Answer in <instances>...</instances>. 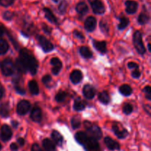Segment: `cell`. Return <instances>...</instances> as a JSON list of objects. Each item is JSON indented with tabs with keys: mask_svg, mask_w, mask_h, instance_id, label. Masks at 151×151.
Returning a JSON list of instances; mask_svg holds the SVG:
<instances>
[{
	"mask_svg": "<svg viewBox=\"0 0 151 151\" xmlns=\"http://www.w3.org/2000/svg\"><path fill=\"white\" fill-rule=\"evenodd\" d=\"M19 60L26 71H29L32 75H35L36 73L38 62L29 50L27 49H22L19 53Z\"/></svg>",
	"mask_w": 151,
	"mask_h": 151,
	"instance_id": "obj_1",
	"label": "cell"
},
{
	"mask_svg": "<svg viewBox=\"0 0 151 151\" xmlns=\"http://www.w3.org/2000/svg\"><path fill=\"white\" fill-rule=\"evenodd\" d=\"M85 127L87 130V132L89 134L88 137L94 138L95 139H100L102 137V131L100 127L97 126V125L91 124L89 122H85Z\"/></svg>",
	"mask_w": 151,
	"mask_h": 151,
	"instance_id": "obj_2",
	"label": "cell"
},
{
	"mask_svg": "<svg viewBox=\"0 0 151 151\" xmlns=\"http://www.w3.org/2000/svg\"><path fill=\"white\" fill-rule=\"evenodd\" d=\"M133 41H134V44L137 52L141 55L145 54L146 52V49L143 44L142 34L139 31H136L134 32V36H133Z\"/></svg>",
	"mask_w": 151,
	"mask_h": 151,
	"instance_id": "obj_3",
	"label": "cell"
},
{
	"mask_svg": "<svg viewBox=\"0 0 151 151\" xmlns=\"http://www.w3.org/2000/svg\"><path fill=\"white\" fill-rule=\"evenodd\" d=\"M1 70L4 76H10L14 73L15 65L10 59L7 58L1 63Z\"/></svg>",
	"mask_w": 151,
	"mask_h": 151,
	"instance_id": "obj_4",
	"label": "cell"
},
{
	"mask_svg": "<svg viewBox=\"0 0 151 151\" xmlns=\"http://www.w3.org/2000/svg\"><path fill=\"white\" fill-rule=\"evenodd\" d=\"M88 2L96 14H103L106 11V7L101 0H88Z\"/></svg>",
	"mask_w": 151,
	"mask_h": 151,
	"instance_id": "obj_5",
	"label": "cell"
},
{
	"mask_svg": "<svg viewBox=\"0 0 151 151\" xmlns=\"http://www.w3.org/2000/svg\"><path fill=\"white\" fill-rule=\"evenodd\" d=\"M37 40H38V44H40V46L41 47L42 50H44L45 52H50L51 50H53V45L48 39L45 38L44 36L41 35H38L36 36Z\"/></svg>",
	"mask_w": 151,
	"mask_h": 151,
	"instance_id": "obj_6",
	"label": "cell"
},
{
	"mask_svg": "<svg viewBox=\"0 0 151 151\" xmlns=\"http://www.w3.org/2000/svg\"><path fill=\"white\" fill-rule=\"evenodd\" d=\"M83 146L86 151H101L97 140L90 137H88V140L83 145Z\"/></svg>",
	"mask_w": 151,
	"mask_h": 151,
	"instance_id": "obj_7",
	"label": "cell"
},
{
	"mask_svg": "<svg viewBox=\"0 0 151 151\" xmlns=\"http://www.w3.org/2000/svg\"><path fill=\"white\" fill-rule=\"evenodd\" d=\"M12 137V131L10 127L7 125H2L0 133V138L3 142H7Z\"/></svg>",
	"mask_w": 151,
	"mask_h": 151,
	"instance_id": "obj_8",
	"label": "cell"
},
{
	"mask_svg": "<svg viewBox=\"0 0 151 151\" xmlns=\"http://www.w3.org/2000/svg\"><path fill=\"white\" fill-rule=\"evenodd\" d=\"M30 108V103L27 100H22L17 106V113L20 115H24L27 113Z\"/></svg>",
	"mask_w": 151,
	"mask_h": 151,
	"instance_id": "obj_9",
	"label": "cell"
},
{
	"mask_svg": "<svg viewBox=\"0 0 151 151\" xmlns=\"http://www.w3.org/2000/svg\"><path fill=\"white\" fill-rule=\"evenodd\" d=\"M112 129H113L114 132L116 134V137L119 139H124L127 137V135L128 134V131L125 128H121V127L119 126L118 124H114L112 127Z\"/></svg>",
	"mask_w": 151,
	"mask_h": 151,
	"instance_id": "obj_10",
	"label": "cell"
},
{
	"mask_svg": "<svg viewBox=\"0 0 151 151\" xmlns=\"http://www.w3.org/2000/svg\"><path fill=\"white\" fill-rule=\"evenodd\" d=\"M96 26H97V20L93 16H88L85 21V24H84V27L85 29L88 32H91L95 29Z\"/></svg>",
	"mask_w": 151,
	"mask_h": 151,
	"instance_id": "obj_11",
	"label": "cell"
},
{
	"mask_svg": "<svg viewBox=\"0 0 151 151\" xmlns=\"http://www.w3.org/2000/svg\"><path fill=\"white\" fill-rule=\"evenodd\" d=\"M125 11L128 14H134L137 12V9H138V3L135 1H131V0H128V1H125Z\"/></svg>",
	"mask_w": 151,
	"mask_h": 151,
	"instance_id": "obj_12",
	"label": "cell"
},
{
	"mask_svg": "<svg viewBox=\"0 0 151 151\" xmlns=\"http://www.w3.org/2000/svg\"><path fill=\"white\" fill-rule=\"evenodd\" d=\"M83 93L86 98L88 100H91L95 95L96 91L94 87L91 86V85H86L83 89Z\"/></svg>",
	"mask_w": 151,
	"mask_h": 151,
	"instance_id": "obj_13",
	"label": "cell"
},
{
	"mask_svg": "<svg viewBox=\"0 0 151 151\" xmlns=\"http://www.w3.org/2000/svg\"><path fill=\"white\" fill-rule=\"evenodd\" d=\"M50 63L52 65V72L54 75H58L59 72L60 71L62 68V63L58 58H53L52 60H50Z\"/></svg>",
	"mask_w": 151,
	"mask_h": 151,
	"instance_id": "obj_14",
	"label": "cell"
},
{
	"mask_svg": "<svg viewBox=\"0 0 151 151\" xmlns=\"http://www.w3.org/2000/svg\"><path fill=\"white\" fill-rule=\"evenodd\" d=\"M30 118L32 121L35 122H39L42 118L41 110L38 107L33 108L30 114Z\"/></svg>",
	"mask_w": 151,
	"mask_h": 151,
	"instance_id": "obj_15",
	"label": "cell"
},
{
	"mask_svg": "<svg viewBox=\"0 0 151 151\" xmlns=\"http://www.w3.org/2000/svg\"><path fill=\"white\" fill-rule=\"evenodd\" d=\"M104 142L109 150H114L119 149V145L118 144V142H116V141L112 139L110 137H106L104 139Z\"/></svg>",
	"mask_w": 151,
	"mask_h": 151,
	"instance_id": "obj_16",
	"label": "cell"
},
{
	"mask_svg": "<svg viewBox=\"0 0 151 151\" xmlns=\"http://www.w3.org/2000/svg\"><path fill=\"white\" fill-rule=\"evenodd\" d=\"M82 72L80 70H78V69L74 70L70 75V80L74 84H77L79 82H81V81L82 80Z\"/></svg>",
	"mask_w": 151,
	"mask_h": 151,
	"instance_id": "obj_17",
	"label": "cell"
},
{
	"mask_svg": "<svg viewBox=\"0 0 151 151\" xmlns=\"http://www.w3.org/2000/svg\"><path fill=\"white\" fill-rule=\"evenodd\" d=\"M43 10H44V15H45V17L47 18V20L50 21L51 23L53 24L58 23L57 19H56V17L55 16V15L53 14V13L52 12V10L50 9H49L48 7H44Z\"/></svg>",
	"mask_w": 151,
	"mask_h": 151,
	"instance_id": "obj_18",
	"label": "cell"
},
{
	"mask_svg": "<svg viewBox=\"0 0 151 151\" xmlns=\"http://www.w3.org/2000/svg\"><path fill=\"white\" fill-rule=\"evenodd\" d=\"M88 139V136L87 135L86 133L82 132V131L78 132L76 134V135H75V139L77 140V142H78V143H80V144L82 145H83L86 142Z\"/></svg>",
	"mask_w": 151,
	"mask_h": 151,
	"instance_id": "obj_19",
	"label": "cell"
},
{
	"mask_svg": "<svg viewBox=\"0 0 151 151\" xmlns=\"http://www.w3.org/2000/svg\"><path fill=\"white\" fill-rule=\"evenodd\" d=\"M93 44H94V47L97 49L98 51H100L101 53H106V50H107V48H106V41H94L93 42Z\"/></svg>",
	"mask_w": 151,
	"mask_h": 151,
	"instance_id": "obj_20",
	"label": "cell"
},
{
	"mask_svg": "<svg viewBox=\"0 0 151 151\" xmlns=\"http://www.w3.org/2000/svg\"><path fill=\"white\" fill-rule=\"evenodd\" d=\"M43 147L46 151H55V145L53 143L52 141H51L49 139H44L42 142Z\"/></svg>",
	"mask_w": 151,
	"mask_h": 151,
	"instance_id": "obj_21",
	"label": "cell"
},
{
	"mask_svg": "<svg viewBox=\"0 0 151 151\" xmlns=\"http://www.w3.org/2000/svg\"><path fill=\"white\" fill-rule=\"evenodd\" d=\"M75 9H76V11L78 12L79 14L81 15L86 14L88 10V6H87V4H86L84 1H81V2L78 3L76 5Z\"/></svg>",
	"mask_w": 151,
	"mask_h": 151,
	"instance_id": "obj_22",
	"label": "cell"
},
{
	"mask_svg": "<svg viewBox=\"0 0 151 151\" xmlns=\"http://www.w3.org/2000/svg\"><path fill=\"white\" fill-rule=\"evenodd\" d=\"M52 139L53 141L58 145H61L62 142H63V137L60 135V133L57 131H53L51 134Z\"/></svg>",
	"mask_w": 151,
	"mask_h": 151,
	"instance_id": "obj_23",
	"label": "cell"
},
{
	"mask_svg": "<svg viewBox=\"0 0 151 151\" xmlns=\"http://www.w3.org/2000/svg\"><path fill=\"white\" fill-rule=\"evenodd\" d=\"M28 86H29V91L32 94L37 95L39 93V88H38V83L35 81H31L28 84Z\"/></svg>",
	"mask_w": 151,
	"mask_h": 151,
	"instance_id": "obj_24",
	"label": "cell"
},
{
	"mask_svg": "<svg viewBox=\"0 0 151 151\" xmlns=\"http://www.w3.org/2000/svg\"><path fill=\"white\" fill-rule=\"evenodd\" d=\"M10 107L8 103H4L0 106V114L3 117H7L9 116Z\"/></svg>",
	"mask_w": 151,
	"mask_h": 151,
	"instance_id": "obj_25",
	"label": "cell"
},
{
	"mask_svg": "<svg viewBox=\"0 0 151 151\" xmlns=\"http://www.w3.org/2000/svg\"><path fill=\"white\" fill-rule=\"evenodd\" d=\"M86 108L85 102L83 101L81 99L77 98L74 103V109L76 111H82Z\"/></svg>",
	"mask_w": 151,
	"mask_h": 151,
	"instance_id": "obj_26",
	"label": "cell"
},
{
	"mask_svg": "<svg viewBox=\"0 0 151 151\" xmlns=\"http://www.w3.org/2000/svg\"><path fill=\"white\" fill-rule=\"evenodd\" d=\"M98 99L103 104H108L110 102V97L107 91H102L99 94Z\"/></svg>",
	"mask_w": 151,
	"mask_h": 151,
	"instance_id": "obj_27",
	"label": "cell"
},
{
	"mask_svg": "<svg viewBox=\"0 0 151 151\" xmlns=\"http://www.w3.org/2000/svg\"><path fill=\"white\" fill-rule=\"evenodd\" d=\"M119 92L125 96H129L132 93V88H131L130 86L124 84V85L121 86L119 88Z\"/></svg>",
	"mask_w": 151,
	"mask_h": 151,
	"instance_id": "obj_28",
	"label": "cell"
},
{
	"mask_svg": "<svg viewBox=\"0 0 151 151\" xmlns=\"http://www.w3.org/2000/svg\"><path fill=\"white\" fill-rule=\"evenodd\" d=\"M80 53L85 58H90L92 57V52L86 47H81V49H80Z\"/></svg>",
	"mask_w": 151,
	"mask_h": 151,
	"instance_id": "obj_29",
	"label": "cell"
},
{
	"mask_svg": "<svg viewBox=\"0 0 151 151\" xmlns=\"http://www.w3.org/2000/svg\"><path fill=\"white\" fill-rule=\"evenodd\" d=\"M8 48L9 46L7 41L5 40L0 38V54L3 55L7 52Z\"/></svg>",
	"mask_w": 151,
	"mask_h": 151,
	"instance_id": "obj_30",
	"label": "cell"
},
{
	"mask_svg": "<svg viewBox=\"0 0 151 151\" xmlns=\"http://www.w3.org/2000/svg\"><path fill=\"white\" fill-rule=\"evenodd\" d=\"M128 24H129V19L122 16L119 19V24L118 25V28H119V29H123L125 27H127Z\"/></svg>",
	"mask_w": 151,
	"mask_h": 151,
	"instance_id": "obj_31",
	"label": "cell"
},
{
	"mask_svg": "<svg viewBox=\"0 0 151 151\" xmlns=\"http://www.w3.org/2000/svg\"><path fill=\"white\" fill-rule=\"evenodd\" d=\"M149 20V16L146 13H140L138 17V22L140 24H145L147 23Z\"/></svg>",
	"mask_w": 151,
	"mask_h": 151,
	"instance_id": "obj_32",
	"label": "cell"
},
{
	"mask_svg": "<svg viewBox=\"0 0 151 151\" xmlns=\"http://www.w3.org/2000/svg\"><path fill=\"white\" fill-rule=\"evenodd\" d=\"M67 97V94L65 91H59L55 96V100L58 103H61V102L64 101L65 99Z\"/></svg>",
	"mask_w": 151,
	"mask_h": 151,
	"instance_id": "obj_33",
	"label": "cell"
},
{
	"mask_svg": "<svg viewBox=\"0 0 151 151\" xmlns=\"http://www.w3.org/2000/svg\"><path fill=\"white\" fill-rule=\"evenodd\" d=\"M71 123H72V126L74 129H77V128H79L81 126V119L78 116H74L72 119V121H71Z\"/></svg>",
	"mask_w": 151,
	"mask_h": 151,
	"instance_id": "obj_34",
	"label": "cell"
},
{
	"mask_svg": "<svg viewBox=\"0 0 151 151\" xmlns=\"http://www.w3.org/2000/svg\"><path fill=\"white\" fill-rule=\"evenodd\" d=\"M68 7V3L66 2L65 0H63V1H62L61 2H60V4H59L58 6V10L59 12H60L61 14H63V13L66 12V8H67Z\"/></svg>",
	"mask_w": 151,
	"mask_h": 151,
	"instance_id": "obj_35",
	"label": "cell"
},
{
	"mask_svg": "<svg viewBox=\"0 0 151 151\" xmlns=\"http://www.w3.org/2000/svg\"><path fill=\"white\" fill-rule=\"evenodd\" d=\"M100 27L101 29L102 32H103L104 33L108 34L109 33V27L108 24L106 23V22H103V21H101L100 23Z\"/></svg>",
	"mask_w": 151,
	"mask_h": 151,
	"instance_id": "obj_36",
	"label": "cell"
},
{
	"mask_svg": "<svg viewBox=\"0 0 151 151\" xmlns=\"http://www.w3.org/2000/svg\"><path fill=\"white\" fill-rule=\"evenodd\" d=\"M16 68L18 71H19V72H27L26 69H25V68L24 67L23 64H22V62L20 61L19 59H17V60H16Z\"/></svg>",
	"mask_w": 151,
	"mask_h": 151,
	"instance_id": "obj_37",
	"label": "cell"
},
{
	"mask_svg": "<svg viewBox=\"0 0 151 151\" xmlns=\"http://www.w3.org/2000/svg\"><path fill=\"white\" fill-rule=\"evenodd\" d=\"M122 110H123V112L125 114H130L133 111V107L131 104L127 103V104H125V106H123Z\"/></svg>",
	"mask_w": 151,
	"mask_h": 151,
	"instance_id": "obj_38",
	"label": "cell"
},
{
	"mask_svg": "<svg viewBox=\"0 0 151 151\" xmlns=\"http://www.w3.org/2000/svg\"><path fill=\"white\" fill-rule=\"evenodd\" d=\"M13 16H14V13L10 11H5L3 13V18L7 21L11 20L13 18Z\"/></svg>",
	"mask_w": 151,
	"mask_h": 151,
	"instance_id": "obj_39",
	"label": "cell"
},
{
	"mask_svg": "<svg viewBox=\"0 0 151 151\" xmlns=\"http://www.w3.org/2000/svg\"><path fill=\"white\" fill-rule=\"evenodd\" d=\"M52 78L50 75H46L44 78H42V82L44 85H46L47 86H50V84L52 83Z\"/></svg>",
	"mask_w": 151,
	"mask_h": 151,
	"instance_id": "obj_40",
	"label": "cell"
},
{
	"mask_svg": "<svg viewBox=\"0 0 151 151\" xmlns=\"http://www.w3.org/2000/svg\"><path fill=\"white\" fill-rule=\"evenodd\" d=\"M15 0H0V4L3 7H8L13 4Z\"/></svg>",
	"mask_w": 151,
	"mask_h": 151,
	"instance_id": "obj_41",
	"label": "cell"
},
{
	"mask_svg": "<svg viewBox=\"0 0 151 151\" xmlns=\"http://www.w3.org/2000/svg\"><path fill=\"white\" fill-rule=\"evenodd\" d=\"M143 91H144L145 94V97H147V100H151V89H150V87L149 86L145 87Z\"/></svg>",
	"mask_w": 151,
	"mask_h": 151,
	"instance_id": "obj_42",
	"label": "cell"
},
{
	"mask_svg": "<svg viewBox=\"0 0 151 151\" xmlns=\"http://www.w3.org/2000/svg\"><path fill=\"white\" fill-rule=\"evenodd\" d=\"M73 34L75 37H77V38H79V39H81V40L84 39V35H83L82 32H81L80 31L77 30V29H75V30L74 31Z\"/></svg>",
	"mask_w": 151,
	"mask_h": 151,
	"instance_id": "obj_43",
	"label": "cell"
},
{
	"mask_svg": "<svg viewBox=\"0 0 151 151\" xmlns=\"http://www.w3.org/2000/svg\"><path fill=\"white\" fill-rule=\"evenodd\" d=\"M128 66L129 69H138L139 66L137 63H134V62H129L128 63Z\"/></svg>",
	"mask_w": 151,
	"mask_h": 151,
	"instance_id": "obj_44",
	"label": "cell"
},
{
	"mask_svg": "<svg viewBox=\"0 0 151 151\" xmlns=\"http://www.w3.org/2000/svg\"><path fill=\"white\" fill-rule=\"evenodd\" d=\"M42 28H43V30L45 32V33L50 34V32H51V31H52L51 28L47 26V24H43V26H42Z\"/></svg>",
	"mask_w": 151,
	"mask_h": 151,
	"instance_id": "obj_45",
	"label": "cell"
},
{
	"mask_svg": "<svg viewBox=\"0 0 151 151\" xmlns=\"http://www.w3.org/2000/svg\"><path fill=\"white\" fill-rule=\"evenodd\" d=\"M31 151H43V150L39 147V145L38 144H34L32 146Z\"/></svg>",
	"mask_w": 151,
	"mask_h": 151,
	"instance_id": "obj_46",
	"label": "cell"
},
{
	"mask_svg": "<svg viewBox=\"0 0 151 151\" xmlns=\"http://www.w3.org/2000/svg\"><path fill=\"white\" fill-rule=\"evenodd\" d=\"M140 75H141V73H140V72L139 70H134V72H132V77L134 78H139L140 77Z\"/></svg>",
	"mask_w": 151,
	"mask_h": 151,
	"instance_id": "obj_47",
	"label": "cell"
},
{
	"mask_svg": "<svg viewBox=\"0 0 151 151\" xmlns=\"http://www.w3.org/2000/svg\"><path fill=\"white\" fill-rule=\"evenodd\" d=\"M16 91H17L18 93H19L20 94H25V91L23 88H21L19 86H16Z\"/></svg>",
	"mask_w": 151,
	"mask_h": 151,
	"instance_id": "obj_48",
	"label": "cell"
},
{
	"mask_svg": "<svg viewBox=\"0 0 151 151\" xmlns=\"http://www.w3.org/2000/svg\"><path fill=\"white\" fill-rule=\"evenodd\" d=\"M10 150L12 151H17L18 150V146L16 143H12L10 146Z\"/></svg>",
	"mask_w": 151,
	"mask_h": 151,
	"instance_id": "obj_49",
	"label": "cell"
},
{
	"mask_svg": "<svg viewBox=\"0 0 151 151\" xmlns=\"http://www.w3.org/2000/svg\"><path fill=\"white\" fill-rule=\"evenodd\" d=\"M18 143L20 146H23L24 145V139L23 138H19L18 139Z\"/></svg>",
	"mask_w": 151,
	"mask_h": 151,
	"instance_id": "obj_50",
	"label": "cell"
},
{
	"mask_svg": "<svg viewBox=\"0 0 151 151\" xmlns=\"http://www.w3.org/2000/svg\"><path fill=\"white\" fill-rule=\"evenodd\" d=\"M3 94H4V89H3L2 86L0 85V97H1L3 96Z\"/></svg>",
	"mask_w": 151,
	"mask_h": 151,
	"instance_id": "obj_51",
	"label": "cell"
},
{
	"mask_svg": "<svg viewBox=\"0 0 151 151\" xmlns=\"http://www.w3.org/2000/svg\"><path fill=\"white\" fill-rule=\"evenodd\" d=\"M3 34H4V29H3L1 27H0V37L2 36Z\"/></svg>",
	"mask_w": 151,
	"mask_h": 151,
	"instance_id": "obj_52",
	"label": "cell"
},
{
	"mask_svg": "<svg viewBox=\"0 0 151 151\" xmlns=\"http://www.w3.org/2000/svg\"><path fill=\"white\" fill-rule=\"evenodd\" d=\"M13 125L15 127V128H16V127L18 125V122H15V121H13Z\"/></svg>",
	"mask_w": 151,
	"mask_h": 151,
	"instance_id": "obj_53",
	"label": "cell"
},
{
	"mask_svg": "<svg viewBox=\"0 0 151 151\" xmlns=\"http://www.w3.org/2000/svg\"><path fill=\"white\" fill-rule=\"evenodd\" d=\"M148 50H149V51L151 52V49H150V44H148Z\"/></svg>",
	"mask_w": 151,
	"mask_h": 151,
	"instance_id": "obj_54",
	"label": "cell"
},
{
	"mask_svg": "<svg viewBox=\"0 0 151 151\" xmlns=\"http://www.w3.org/2000/svg\"><path fill=\"white\" fill-rule=\"evenodd\" d=\"M52 1H54L55 3H58V0H52Z\"/></svg>",
	"mask_w": 151,
	"mask_h": 151,
	"instance_id": "obj_55",
	"label": "cell"
},
{
	"mask_svg": "<svg viewBox=\"0 0 151 151\" xmlns=\"http://www.w3.org/2000/svg\"><path fill=\"white\" fill-rule=\"evenodd\" d=\"M1 144H0V150H1Z\"/></svg>",
	"mask_w": 151,
	"mask_h": 151,
	"instance_id": "obj_56",
	"label": "cell"
}]
</instances>
